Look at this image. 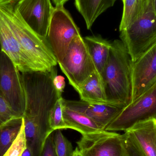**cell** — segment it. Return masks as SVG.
<instances>
[{"mask_svg":"<svg viewBox=\"0 0 156 156\" xmlns=\"http://www.w3.org/2000/svg\"><path fill=\"white\" fill-rule=\"evenodd\" d=\"M133 62L121 40L112 42L101 77L108 103L124 108L131 103Z\"/></svg>","mask_w":156,"mask_h":156,"instance_id":"cell-1","label":"cell"},{"mask_svg":"<svg viewBox=\"0 0 156 156\" xmlns=\"http://www.w3.org/2000/svg\"><path fill=\"white\" fill-rule=\"evenodd\" d=\"M0 13L31 60L36 72H49L58 62L47 38L36 34L16 10L15 0H0Z\"/></svg>","mask_w":156,"mask_h":156,"instance_id":"cell-2","label":"cell"},{"mask_svg":"<svg viewBox=\"0 0 156 156\" xmlns=\"http://www.w3.org/2000/svg\"><path fill=\"white\" fill-rule=\"evenodd\" d=\"M120 32L121 40L135 62L156 44L154 1L143 16Z\"/></svg>","mask_w":156,"mask_h":156,"instance_id":"cell-3","label":"cell"},{"mask_svg":"<svg viewBox=\"0 0 156 156\" xmlns=\"http://www.w3.org/2000/svg\"><path fill=\"white\" fill-rule=\"evenodd\" d=\"M58 65L69 84L78 93L88 79L97 72L81 35L72 40L64 59Z\"/></svg>","mask_w":156,"mask_h":156,"instance_id":"cell-4","label":"cell"},{"mask_svg":"<svg viewBox=\"0 0 156 156\" xmlns=\"http://www.w3.org/2000/svg\"><path fill=\"white\" fill-rule=\"evenodd\" d=\"M79 27L64 6L54 8L47 39L59 64L62 62L72 40L80 35Z\"/></svg>","mask_w":156,"mask_h":156,"instance_id":"cell-5","label":"cell"},{"mask_svg":"<svg viewBox=\"0 0 156 156\" xmlns=\"http://www.w3.org/2000/svg\"><path fill=\"white\" fill-rule=\"evenodd\" d=\"M156 119V83L134 101L125 107L105 130L126 131L138 123Z\"/></svg>","mask_w":156,"mask_h":156,"instance_id":"cell-6","label":"cell"},{"mask_svg":"<svg viewBox=\"0 0 156 156\" xmlns=\"http://www.w3.org/2000/svg\"><path fill=\"white\" fill-rule=\"evenodd\" d=\"M0 90L13 112L23 117L26 106L22 74L3 51L0 54Z\"/></svg>","mask_w":156,"mask_h":156,"instance_id":"cell-7","label":"cell"},{"mask_svg":"<svg viewBox=\"0 0 156 156\" xmlns=\"http://www.w3.org/2000/svg\"><path fill=\"white\" fill-rule=\"evenodd\" d=\"M82 136L77 144L83 156L124 155L122 135L104 130Z\"/></svg>","mask_w":156,"mask_h":156,"instance_id":"cell-8","label":"cell"},{"mask_svg":"<svg viewBox=\"0 0 156 156\" xmlns=\"http://www.w3.org/2000/svg\"><path fill=\"white\" fill-rule=\"evenodd\" d=\"M15 8L36 34L47 38L54 7L50 0H15Z\"/></svg>","mask_w":156,"mask_h":156,"instance_id":"cell-9","label":"cell"},{"mask_svg":"<svg viewBox=\"0 0 156 156\" xmlns=\"http://www.w3.org/2000/svg\"><path fill=\"white\" fill-rule=\"evenodd\" d=\"M156 83V44L133 63L131 103Z\"/></svg>","mask_w":156,"mask_h":156,"instance_id":"cell-10","label":"cell"},{"mask_svg":"<svg viewBox=\"0 0 156 156\" xmlns=\"http://www.w3.org/2000/svg\"><path fill=\"white\" fill-rule=\"evenodd\" d=\"M62 102L65 106L90 118L102 130H105L123 109L109 103H91L81 100L72 101L63 98Z\"/></svg>","mask_w":156,"mask_h":156,"instance_id":"cell-11","label":"cell"},{"mask_svg":"<svg viewBox=\"0 0 156 156\" xmlns=\"http://www.w3.org/2000/svg\"><path fill=\"white\" fill-rule=\"evenodd\" d=\"M0 37L2 51L21 73L36 72L30 59L0 13Z\"/></svg>","mask_w":156,"mask_h":156,"instance_id":"cell-12","label":"cell"},{"mask_svg":"<svg viewBox=\"0 0 156 156\" xmlns=\"http://www.w3.org/2000/svg\"><path fill=\"white\" fill-rule=\"evenodd\" d=\"M126 132L144 156H156V119L138 123Z\"/></svg>","mask_w":156,"mask_h":156,"instance_id":"cell-13","label":"cell"},{"mask_svg":"<svg viewBox=\"0 0 156 156\" xmlns=\"http://www.w3.org/2000/svg\"><path fill=\"white\" fill-rule=\"evenodd\" d=\"M83 39L96 71L101 75L108 60L112 42L104 39L101 36H87Z\"/></svg>","mask_w":156,"mask_h":156,"instance_id":"cell-14","label":"cell"},{"mask_svg":"<svg viewBox=\"0 0 156 156\" xmlns=\"http://www.w3.org/2000/svg\"><path fill=\"white\" fill-rule=\"evenodd\" d=\"M117 0H75V5L82 16L87 29H91L99 16L113 6Z\"/></svg>","mask_w":156,"mask_h":156,"instance_id":"cell-15","label":"cell"},{"mask_svg":"<svg viewBox=\"0 0 156 156\" xmlns=\"http://www.w3.org/2000/svg\"><path fill=\"white\" fill-rule=\"evenodd\" d=\"M63 115L66 129L76 130L82 135L102 130L90 118L83 114L68 108L63 104Z\"/></svg>","mask_w":156,"mask_h":156,"instance_id":"cell-16","label":"cell"},{"mask_svg":"<svg viewBox=\"0 0 156 156\" xmlns=\"http://www.w3.org/2000/svg\"><path fill=\"white\" fill-rule=\"evenodd\" d=\"M80 100L91 103H108L101 76L94 73L79 91Z\"/></svg>","mask_w":156,"mask_h":156,"instance_id":"cell-17","label":"cell"},{"mask_svg":"<svg viewBox=\"0 0 156 156\" xmlns=\"http://www.w3.org/2000/svg\"><path fill=\"white\" fill-rule=\"evenodd\" d=\"M123 10L119 31L134 23L143 16L154 0H122Z\"/></svg>","mask_w":156,"mask_h":156,"instance_id":"cell-18","label":"cell"},{"mask_svg":"<svg viewBox=\"0 0 156 156\" xmlns=\"http://www.w3.org/2000/svg\"><path fill=\"white\" fill-rule=\"evenodd\" d=\"M23 117H16L0 126V156H3L18 135Z\"/></svg>","mask_w":156,"mask_h":156,"instance_id":"cell-19","label":"cell"},{"mask_svg":"<svg viewBox=\"0 0 156 156\" xmlns=\"http://www.w3.org/2000/svg\"><path fill=\"white\" fill-rule=\"evenodd\" d=\"M53 139L57 156H73L74 150L72 144L63 135L61 130L54 131Z\"/></svg>","mask_w":156,"mask_h":156,"instance_id":"cell-20","label":"cell"},{"mask_svg":"<svg viewBox=\"0 0 156 156\" xmlns=\"http://www.w3.org/2000/svg\"><path fill=\"white\" fill-rule=\"evenodd\" d=\"M63 97L59 98L50 111L49 115V123L53 130L66 129L63 115Z\"/></svg>","mask_w":156,"mask_h":156,"instance_id":"cell-21","label":"cell"},{"mask_svg":"<svg viewBox=\"0 0 156 156\" xmlns=\"http://www.w3.org/2000/svg\"><path fill=\"white\" fill-rule=\"evenodd\" d=\"M27 148L24 122L23 118L22 126L18 135L3 156H22Z\"/></svg>","mask_w":156,"mask_h":156,"instance_id":"cell-22","label":"cell"},{"mask_svg":"<svg viewBox=\"0 0 156 156\" xmlns=\"http://www.w3.org/2000/svg\"><path fill=\"white\" fill-rule=\"evenodd\" d=\"M16 117H20L17 116L13 112L0 90V126Z\"/></svg>","mask_w":156,"mask_h":156,"instance_id":"cell-23","label":"cell"},{"mask_svg":"<svg viewBox=\"0 0 156 156\" xmlns=\"http://www.w3.org/2000/svg\"><path fill=\"white\" fill-rule=\"evenodd\" d=\"M122 135L125 149L124 156H144L128 132H125Z\"/></svg>","mask_w":156,"mask_h":156,"instance_id":"cell-24","label":"cell"},{"mask_svg":"<svg viewBox=\"0 0 156 156\" xmlns=\"http://www.w3.org/2000/svg\"><path fill=\"white\" fill-rule=\"evenodd\" d=\"M53 133L47 138L40 156H57L53 139Z\"/></svg>","mask_w":156,"mask_h":156,"instance_id":"cell-25","label":"cell"},{"mask_svg":"<svg viewBox=\"0 0 156 156\" xmlns=\"http://www.w3.org/2000/svg\"><path fill=\"white\" fill-rule=\"evenodd\" d=\"M53 84L60 97H62V93L66 87V81L64 77L56 75L53 79Z\"/></svg>","mask_w":156,"mask_h":156,"instance_id":"cell-26","label":"cell"},{"mask_svg":"<svg viewBox=\"0 0 156 156\" xmlns=\"http://www.w3.org/2000/svg\"><path fill=\"white\" fill-rule=\"evenodd\" d=\"M55 6H64L66 2L69 0H52Z\"/></svg>","mask_w":156,"mask_h":156,"instance_id":"cell-27","label":"cell"},{"mask_svg":"<svg viewBox=\"0 0 156 156\" xmlns=\"http://www.w3.org/2000/svg\"><path fill=\"white\" fill-rule=\"evenodd\" d=\"M73 156H83L82 154L80 152L77 147L76 148V150H74Z\"/></svg>","mask_w":156,"mask_h":156,"instance_id":"cell-28","label":"cell"},{"mask_svg":"<svg viewBox=\"0 0 156 156\" xmlns=\"http://www.w3.org/2000/svg\"><path fill=\"white\" fill-rule=\"evenodd\" d=\"M22 156H31V153H30V150H29L28 148H27V149L25 150L23 153Z\"/></svg>","mask_w":156,"mask_h":156,"instance_id":"cell-29","label":"cell"},{"mask_svg":"<svg viewBox=\"0 0 156 156\" xmlns=\"http://www.w3.org/2000/svg\"><path fill=\"white\" fill-rule=\"evenodd\" d=\"M2 51V44H1V37H0V54L1 52Z\"/></svg>","mask_w":156,"mask_h":156,"instance_id":"cell-30","label":"cell"},{"mask_svg":"<svg viewBox=\"0 0 156 156\" xmlns=\"http://www.w3.org/2000/svg\"><path fill=\"white\" fill-rule=\"evenodd\" d=\"M154 5L155 12L156 14V0H154Z\"/></svg>","mask_w":156,"mask_h":156,"instance_id":"cell-31","label":"cell"}]
</instances>
